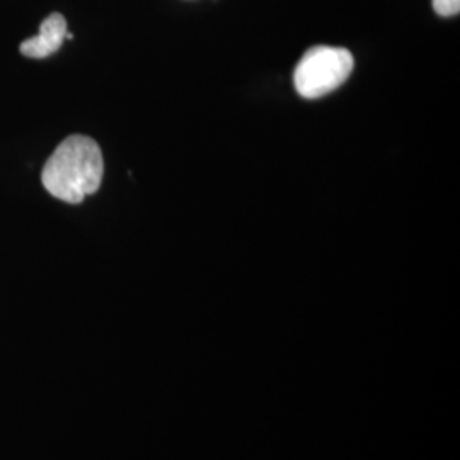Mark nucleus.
<instances>
[{
	"mask_svg": "<svg viewBox=\"0 0 460 460\" xmlns=\"http://www.w3.org/2000/svg\"><path fill=\"white\" fill-rule=\"evenodd\" d=\"M102 174L104 161L96 140L72 135L49 155L41 182L51 197L75 205L98 191Z\"/></svg>",
	"mask_w": 460,
	"mask_h": 460,
	"instance_id": "f257e3e1",
	"label": "nucleus"
},
{
	"mask_svg": "<svg viewBox=\"0 0 460 460\" xmlns=\"http://www.w3.org/2000/svg\"><path fill=\"white\" fill-rule=\"evenodd\" d=\"M353 66L355 60L348 49L313 47L296 66L294 74L296 93L305 99L323 98L346 83Z\"/></svg>",
	"mask_w": 460,
	"mask_h": 460,
	"instance_id": "f03ea898",
	"label": "nucleus"
},
{
	"mask_svg": "<svg viewBox=\"0 0 460 460\" xmlns=\"http://www.w3.org/2000/svg\"><path fill=\"white\" fill-rule=\"evenodd\" d=\"M66 34V17L58 13H53L41 22L40 33L22 41L19 49L28 58H47L60 49Z\"/></svg>",
	"mask_w": 460,
	"mask_h": 460,
	"instance_id": "7ed1b4c3",
	"label": "nucleus"
},
{
	"mask_svg": "<svg viewBox=\"0 0 460 460\" xmlns=\"http://www.w3.org/2000/svg\"><path fill=\"white\" fill-rule=\"evenodd\" d=\"M433 9L438 16H457L460 13V0H433Z\"/></svg>",
	"mask_w": 460,
	"mask_h": 460,
	"instance_id": "20e7f679",
	"label": "nucleus"
}]
</instances>
